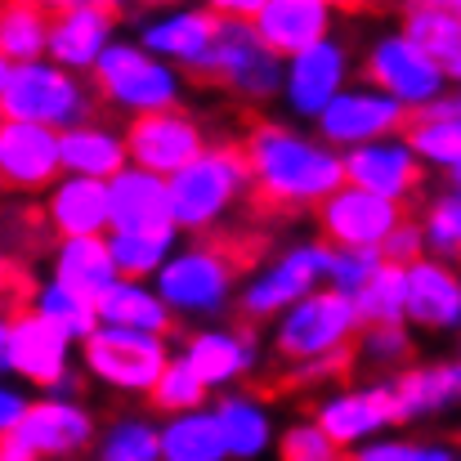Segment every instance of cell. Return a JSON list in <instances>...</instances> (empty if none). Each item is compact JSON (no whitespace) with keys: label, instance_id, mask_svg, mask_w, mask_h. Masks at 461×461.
I'll return each mask as SVG.
<instances>
[{"label":"cell","instance_id":"48","mask_svg":"<svg viewBox=\"0 0 461 461\" xmlns=\"http://www.w3.org/2000/svg\"><path fill=\"white\" fill-rule=\"evenodd\" d=\"M27 408H32L27 390H18L14 381H5V376H0V439L18 435V426H23Z\"/></svg>","mask_w":461,"mask_h":461},{"label":"cell","instance_id":"37","mask_svg":"<svg viewBox=\"0 0 461 461\" xmlns=\"http://www.w3.org/2000/svg\"><path fill=\"white\" fill-rule=\"evenodd\" d=\"M108 247H113L122 278L153 283L166 269V260L179 251V233H108Z\"/></svg>","mask_w":461,"mask_h":461},{"label":"cell","instance_id":"15","mask_svg":"<svg viewBox=\"0 0 461 461\" xmlns=\"http://www.w3.org/2000/svg\"><path fill=\"white\" fill-rule=\"evenodd\" d=\"M412 113L403 104H394L390 95L372 90L367 81H354L322 117H318V140L331 144L336 153H349V149H363V144H376V140H394L399 131H408Z\"/></svg>","mask_w":461,"mask_h":461},{"label":"cell","instance_id":"40","mask_svg":"<svg viewBox=\"0 0 461 461\" xmlns=\"http://www.w3.org/2000/svg\"><path fill=\"white\" fill-rule=\"evenodd\" d=\"M363 327H390V322H408V278L399 265H381L372 274V283L363 292L349 296Z\"/></svg>","mask_w":461,"mask_h":461},{"label":"cell","instance_id":"19","mask_svg":"<svg viewBox=\"0 0 461 461\" xmlns=\"http://www.w3.org/2000/svg\"><path fill=\"white\" fill-rule=\"evenodd\" d=\"M18 439L41 461H72L81 453H95L99 421H95L86 399L41 394V399H32V408H27V417L18 426Z\"/></svg>","mask_w":461,"mask_h":461},{"label":"cell","instance_id":"12","mask_svg":"<svg viewBox=\"0 0 461 461\" xmlns=\"http://www.w3.org/2000/svg\"><path fill=\"white\" fill-rule=\"evenodd\" d=\"M220 36V14L211 5H166V9H140L135 41L179 72L206 77L211 50Z\"/></svg>","mask_w":461,"mask_h":461},{"label":"cell","instance_id":"21","mask_svg":"<svg viewBox=\"0 0 461 461\" xmlns=\"http://www.w3.org/2000/svg\"><path fill=\"white\" fill-rule=\"evenodd\" d=\"M421 179H426V166L403 135L345 153V184H354L372 197H385L394 206H408V197L421 193Z\"/></svg>","mask_w":461,"mask_h":461},{"label":"cell","instance_id":"32","mask_svg":"<svg viewBox=\"0 0 461 461\" xmlns=\"http://www.w3.org/2000/svg\"><path fill=\"white\" fill-rule=\"evenodd\" d=\"M50 27H54V5H41V0L0 5V59H9L14 68L45 63L50 59Z\"/></svg>","mask_w":461,"mask_h":461},{"label":"cell","instance_id":"16","mask_svg":"<svg viewBox=\"0 0 461 461\" xmlns=\"http://www.w3.org/2000/svg\"><path fill=\"white\" fill-rule=\"evenodd\" d=\"M122 9L104 0H63L54 5V27H50V63L68 68L77 77H90L95 63L122 41Z\"/></svg>","mask_w":461,"mask_h":461},{"label":"cell","instance_id":"45","mask_svg":"<svg viewBox=\"0 0 461 461\" xmlns=\"http://www.w3.org/2000/svg\"><path fill=\"white\" fill-rule=\"evenodd\" d=\"M381 265H385L381 251H336V247H331V274H327V287L354 296V292H363V287L372 283V274H376Z\"/></svg>","mask_w":461,"mask_h":461},{"label":"cell","instance_id":"10","mask_svg":"<svg viewBox=\"0 0 461 461\" xmlns=\"http://www.w3.org/2000/svg\"><path fill=\"white\" fill-rule=\"evenodd\" d=\"M283 72H287V63L260 41V32L251 23L220 18V36H215L202 81L224 86L242 104H269V99H283Z\"/></svg>","mask_w":461,"mask_h":461},{"label":"cell","instance_id":"8","mask_svg":"<svg viewBox=\"0 0 461 461\" xmlns=\"http://www.w3.org/2000/svg\"><path fill=\"white\" fill-rule=\"evenodd\" d=\"M363 336V318L354 301L345 292H313L309 301L283 313L274 322V336H269V349L283 367H305V363H322V358H336V354H349V345Z\"/></svg>","mask_w":461,"mask_h":461},{"label":"cell","instance_id":"14","mask_svg":"<svg viewBox=\"0 0 461 461\" xmlns=\"http://www.w3.org/2000/svg\"><path fill=\"white\" fill-rule=\"evenodd\" d=\"M126 149H131V166L135 170L175 179L184 166H193L211 149V140H206V126L188 108H170V113L126 122Z\"/></svg>","mask_w":461,"mask_h":461},{"label":"cell","instance_id":"17","mask_svg":"<svg viewBox=\"0 0 461 461\" xmlns=\"http://www.w3.org/2000/svg\"><path fill=\"white\" fill-rule=\"evenodd\" d=\"M408 220L403 206L372 197L354 184H345L322 211H318V233L327 247L336 251H385V242L399 233V224Z\"/></svg>","mask_w":461,"mask_h":461},{"label":"cell","instance_id":"43","mask_svg":"<svg viewBox=\"0 0 461 461\" xmlns=\"http://www.w3.org/2000/svg\"><path fill=\"white\" fill-rule=\"evenodd\" d=\"M349 461H461L448 444L439 439H403V435H385L363 444L358 453H349Z\"/></svg>","mask_w":461,"mask_h":461},{"label":"cell","instance_id":"39","mask_svg":"<svg viewBox=\"0 0 461 461\" xmlns=\"http://www.w3.org/2000/svg\"><path fill=\"white\" fill-rule=\"evenodd\" d=\"M412 358V331L408 322H390V327H363V336L354 340V367L372 372V376H399Z\"/></svg>","mask_w":461,"mask_h":461},{"label":"cell","instance_id":"11","mask_svg":"<svg viewBox=\"0 0 461 461\" xmlns=\"http://www.w3.org/2000/svg\"><path fill=\"white\" fill-rule=\"evenodd\" d=\"M313 421L340 453H358L372 439H385L390 426H403L390 376H367L363 385H336L313 403Z\"/></svg>","mask_w":461,"mask_h":461},{"label":"cell","instance_id":"47","mask_svg":"<svg viewBox=\"0 0 461 461\" xmlns=\"http://www.w3.org/2000/svg\"><path fill=\"white\" fill-rule=\"evenodd\" d=\"M32 292H36V283H32V278H27L18 265L0 260V318H14V313H23Z\"/></svg>","mask_w":461,"mask_h":461},{"label":"cell","instance_id":"36","mask_svg":"<svg viewBox=\"0 0 461 461\" xmlns=\"http://www.w3.org/2000/svg\"><path fill=\"white\" fill-rule=\"evenodd\" d=\"M95 461H161V426L144 412L113 417L99 430Z\"/></svg>","mask_w":461,"mask_h":461},{"label":"cell","instance_id":"20","mask_svg":"<svg viewBox=\"0 0 461 461\" xmlns=\"http://www.w3.org/2000/svg\"><path fill=\"white\" fill-rule=\"evenodd\" d=\"M63 179V157H59V135L45 126L9 122L0 117V188L5 193H50Z\"/></svg>","mask_w":461,"mask_h":461},{"label":"cell","instance_id":"44","mask_svg":"<svg viewBox=\"0 0 461 461\" xmlns=\"http://www.w3.org/2000/svg\"><path fill=\"white\" fill-rule=\"evenodd\" d=\"M278 461H345L340 448L322 435V426L309 417V421H292L283 435H278Z\"/></svg>","mask_w":461,"mask_h":461},{"label":"cell","instance_id":"42","mask_svg":"<svg viewBox=\"0 0 461 461\" xmlns=\"http://www.w3.org/2000/svg\"><path fill=\"white\" fill-rule=\"evenodd\" d=\"M421 238H426V256L461 265V193H439L426 215H421Z\"/></svg>","mask_w":461,"mask_h":461},{"label":"cell","instance_id":"51","mask_svg":"<svg viewBox=\"0 0 461 461\" xmlns=\"http://www.w3.org/2000/svg\"><path fill=\"white\" fill-rule=\"evenodd\" d=\"M9 81H14V63H9V59H0V104H5V90H9Z\"/></svg>","mask_w":461,"mask_h":461},{"label":"cell","instance_id":"2","mask_svg":"<svg viewBox=\"0 0 461 461\" xmlns=\"http://www.w3.org/2000/svg\"><path fill=\"white\" fill-rule=\"evenodd\" d=\"M247 265V251L233 242V233L224 238H202V242H184L166 269L153 278L157 296L166 301V309L175 318H188V322H211L229 309H238V274Z\"/></svg>","mask_w":461,"mask_h":461},{"label":"cell","instance_id":"46","mask_svg":"<svg viewBox=\"0 0 461 461\" xmlns=\"http://www.w3.org/2000/svg\"><path fill=\"white\" fill-rule=\"evenodd\" d=\"M385 265H399V269H408V265H417L421 256H426V238H421V220H403L399 224V233L385 242Z\"/></svg>","mask_w":461,"mask_h":461},{"label":"cell","instance_id":"28","mask_svg":"<svg viewBox=\"0 0 461 461\" xmlns=\"http://www.w3.org/2000/svg\"><path fill=\"white\" fill-rule=\"evenodd\" d=\"M59 157H63V175L113 184L117 175L131 170L126 126H113V122L95 117V122H86V126L59 135Z\"/></svg>","mask_w":461,"mask_h":461},{"label":"cell","instance_id":"33","mask_svg":"<svg viewBox=\"0 0 461 461\" xmlns=\"http://www.w3.org/2000/svg\"><path fill=\"white\" fill-rule=\"evenodd\" d=\"M99 322L104 327H122V331H144V336H161V340H170V331H175V313L166 309V301L157 296L153 283H131V278H122L108 296H104V305H99Z\"/></svg>","mask_w":461,"mask_h":461},{"label":"cell","instance_id":"18","mask_svg":"<svg viewBox=\"0 0 461 461\" xmlns=\"http://www.w3.org/2000/svg\"><path fill=\"white\" fill-rule=\"evenodd\" d=\"M179 358L197 372V381L215 394H229L238 381L256 376L260 367V340L251 327H220V322H206V327H193L179 345Z\"/></svg>","mask_w":461,"mask_h":461},{"label":"cell","instance_id":"54","mask_svg":"<svg viewBox=\"0 0 461 461\" xmlns=\"http://www.w3.org/2000/svg\"><path fill=\"white\" fill-rule=\"evenodd\" d=\"M453 9H457V14H461V0H453Z\"/></svg>","mask_w":461,"mask_h":461},{"label":"cell","instance_id":"41","mask_svg":"<svg viewBox=\"0 0 461 461\" xmlns=\"http://www.w3.org/2000/svg\"><path fill=\"white\" fill-rule=\"evenodd\" d=\"M206 399H211V390H206V385L197 381V372L175 354V358H170V367L161 372V381H157V390H153V399H149V403H153L166 421H170V417L206 412V408H211Z\"/></svg>","mask_w":461,"mask_h":461},{"label":"cell","instance_id":"23","mask_svg":"<svg viewBox=\"0 0 461 461\" xmlns=\"http://www.w3.org/2000/svg\"><path fill=\"white\" fill-rule=\"evenodd\" d=\"M41 220H45L50 238H59V242H77V238H108V233H113L108 184L63 175V179L41 197Z\"/></svg>","mask_w":461,"mask_h":461},{"label":"cell","instance_id":"7","mask_svg":"<svg viewBox=\"0 0 461 461\" xmlns=\"http://www.w3.org/2000/svg\"><path fill=\"white\" fill-rule=\"evenodd\" d=\"M327 274H331V247L322 238L292 242V247H283L278 256H269L265 265L251 269V278L238 292V313L247 318V327L269 322V318L278 322L283 313H292L313 292H322Z\"/></svg>","mask_w":461,"mask_h":461},{"label":"cell","instance_id":"13","mask_svg":"<svg viewBox=\"0 0 461 461\" xmlns=\"http://www.w3.org/2000/svg\"><path fill=\"white\" fill-rule=\"evenodd\" d=\"M354 54L340 36H327L318 41L313 50L287 59V72H283V108L296 117V122H313L354 86Z\"/></svg>","mask_w":461,"mask_h":461},{"label":"cell","instance_id":"1","mask_svg":"<svg viewBox=\"0 0 461 461\" xmlns=\"http://www.w3.org/2000/svg\"><path fill=\"white\" fill-rule=\"evenodd\" d=\"M242 153L251 166V197L274 215H318L345 188V153L287 122H256Z\"/></svg>","mask_w":461,"mask_h":461},{"label":"cell","instance_id":"30","mask_svg":"<svg viewBox=\"0 0 461 461\" xmlns=\"http://www.w3.org/2000/svg\"><path fill=\"white\" fill-rule=\"evenodd\" d=\"M399 27L444 68L448 86L461 90V14L453 9V0H412L403 5Z\"/></svg>","mask_w":461,"mask_h":461},{"label":"cell","instance_id":"24","mask_svg":"<svg viewBox=\"0 0 461 461\" xmlns=\"http://www.w3.org/2000/svg\"><path fill=\"white\" fill-rule=\"evenodd\" d=\"M251 27L287 63V59L313 50L318 41L336 36V5H327V0H260Z\"/></svg>","mask_w":461,"mask_h":461},{"label":"cell","instance_id":"9","mask_svg":"<svg viewBox=\"0 0 461 461\" xmlns=\"http://www.w3.org/2000/svg\"><path fill=\"white\" fill-rule=\"evenodd\" d=\"M81 372L86 381L126 394V399H153L161 372L170 367V340L144 336V331H122V327H104L81 345Z\"/></svg>","mask_w":461,"mask_h":461},{"label":"cell","instance_id":"31","mask_svg":"<svg viewBox=\"0 0 461 461\" xmlns=\"http://www.w3.org/2000/svg\"><path fill=\"white\" fill-rule=\"evenodd\" d=\"M390 385H394L403 421H430V417L448 412L461 399L457 363H412L399 376H390Z\"/></svg>","mask_w":461,"mask_h":461},{"label":"cell","instance_id":"34","mask_svg":"<svg viewBox=\"0 0 461 461\" xmlns=\"http://www.w3.org/2000/svg\"><path fill=\"white\" fill-rule=\"evenodd\" d=\"M403 140L412 144V153L421 157V166H435L444 175L461 170V117L453 113V99L417 113L403 131Z\"/></svg>","mask_w":461,"mask_h":461},{"label":"cell","instance_id":"29","mask_svg":"<svg viewBox=\"0 0 461 461\" xmlns=\"http://www.w3.org/2000/svg\"><path fill=\"white\" fill-rule=\"evenodd\" d=\"M215 421H220V435H224V448L229 461H260L274 439H278V426H274V408L269 399H260L256 390H229L211 403Z\"/></svg>","mask_w":461,"mask_h":461},{"label":"cell","instance_id":"35","mask_svg":"<svg viewBox=\"0 0 461 461\" xmlns=\"http://www.w3.org/2000/svg\"><path fill=\"white\" fill-rule=\"evenodd\" d=\"M161 461H229L215 412H188L161 421Z\"/></svg>","mask_w":461,"mask_h":461},{"label":"cell","instance_id":"38","mask_svg":"<svg viewBox=\"0 0 461 461\" xmlns=\"http://www.w3.org/2000/svg\"><path fill=\"white\" fill-rule=\"evenodd\" d=\"M32 313H41L45 322H54L68 340H77V345H86L95 331H99V309L90 305V301H81V296H72L68 287H59V283H36V292H32Z\"/></svg>","mask_w":461,"mask_h":461},{"label":"cell","instance_id":"27","mask_svg":"<svg viewBox=\"0 0 461 461\" xmlns=\"http://www.w3.org/2000/svg\"><path fill=\"white\" fill-rule=\"evenodd\" d=\"M50 283L68 287L72 296L90 301L99 309L104 296L122 283V269L113 260L108 238H77V242H59L50 251Z\"/></svg>","mask_w":461,"mask_h":461},{"label":"cell","instance_id":"25","mask_svg":"<svg viewBox=\"0 0 461 461\" xmlns=\"http://www.w3.org/2000/svg\"><path fill=\"white\" fill-rule=\"evenodd\" d=\"M113 233H179L170 211V184L149 170H126L108 184Z\"/></svg>","mask_w":461,"mask_h":461},{"label":"cell","instance_id":"50","mask_svg":"<svg viewBox=\"0 0 461 461\" xmlns=\"http://www.w3.org/2000/svg\"><path fill=\"white\" fill-rule=\"evenodd\" d=\"M0 461H41L18 435H9V439H0Z\"/></svg>","mask_w":461,"mask_h":461},{"label":"cell","instance_id":"26","mask_svg":"<svg viewBox=\"0 0 461 461\" xmlns=\"http://www.w3.org/2000/svg\"><path fill=\"white\" fill-rule=\"evenodd\" d=\"M408 278V322L426 331H457L461 327V274L457 265L421 256L403 269Z\"/></svg>","mask_w":461,"mask_h":461},{"label":"cell","instance_id":"22","mask_svg":"<svg viewBox=\"0 0 461 461\" xmlns=\"http://www.w3.org/2000/svg\"><path fill=\"white\" fill-rule=\"evenodd\" d=\"M81 354L77 340H68L54 322H45L41 313L23 309L14 313V376L36 385V390H54L59 381H68L77 367L72 358Z\"/></svg>","mask_w":461,"mask_h":461},{"label":"cell","instance_id":"3","mask_svg":"<svg viewBox=\"0 0 461 461\" xmlns=\"http://www.w3.org/2000/svg\"><path fill=\"white\" fill-rule=\"evenodd\" d=\"M166 184H170V211L179 233H215L251 197V166L242 144H211L193 166H184Z\"/></svg>","mask_w":461,"mask_h":461},{"label":"cell","instance_id":"6","mask_svg":"<svg viewBox=\"0 0 461 461\" xmlns=\"http://www.w3.org/2000/svg\"><path fill=\"white\" fill-rule=\"evenodd\" d=\"M358 72L372 90L390 95L394 104H403L412 117L444 104L448 95V77L444 68L403 32V27H381L367 36L363 54H358Z\"/></svg>","mask_w":461,"mask_h":461},{"label":"cell","instance_id":"49","mask_svg":"<svg viewBox=\"0 0 461 461\" xmlns=\"http://www.w3.org/2000/svg\"><path fill=\"white\" fill-rule=\"evenodd\" d=\"M0 376H14V318H0Z\"/></svg>","mask_w":461,"mask_h":461},{"label":"cell","instance_id":"4","mask_svg":"<svg viewBox=\"0 0 461 461\" xmlns=\"http://www.w3.org/2000/svg\"><path fill=\"white\" fill-rule=\"evenodd\" d=\"M90 86L99 95V104L135 117H153V113H170L184 108V72L153 59L140 41H117L90 72Z\"/></svg>","mask_w":461,"mask_h":461},{"label":"cell","instance_id":"5","mask_svg":"<svg viewBox=\"0 0 461 461\" xmlns=\"http://www.w3.org/2000/svg\"><path fill=\"white\" fill-rule=\"evenodd\" d=\"M95 104H99V95H95L90 77H77V72L54 68L45 59V63L14 68V81L5 90L0 117L27 122V126H45L54 135H68V131L95 122Z\"/></svg>","mask_w":461,"mask_h":461},{"label":"cell","instance_id":"52","mask_svg":"<svg viewBox=\"0 0 461 461\" xmlns=\"http://www.w3.org/2000/svg\"><path fill=\"white\" fill-rule=\"evenodd\" d=\"M448 184H453V193H461V170H453V175H448Z\"/></svg>","mask_w":461,"mask_h":461},{"label":"cell","instance_id":"53","mask_svg":"<svg viewBox=\"0 0 461 461\" xmlns=\"http://www.w3.org/2000/svg\"><path fill=\"white\" fill-rule=\"evenodd\" d=\"M448 99H453V113L461 117V90H457V95H448Z\"/></svg>","mask_w":461,"mask_h":461}]
</instances>
